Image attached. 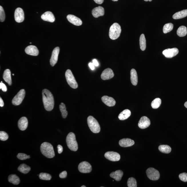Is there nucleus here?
<instances>
[{
	"label": "nucleus",
	"instance_id": "nucleus-1",
	"mask_svg": "<svg viewBox=\"0 0 187 187\" xmlns=\"http://www.w3.org/2000/svg\"><path fill=\"white\" fill-rule=\"evenodd\" d=\"M42 94L43 102L45 109L47 111H51L53 109L55 103L53 95L47 89L43 90Z\"/></svg>",
	"mask_w": 187,
	"mask_h": 187
},
{
	"label": "nucleus",
	"instance_id": "nucleus-2",
	"mask_svg": "<svg viewBox=\"0 0 187 187\" xmlns=\"http://www.w3.org/2000/svg\"><path fill=\"white\" fill-rule=\"evenodd\" d=\"M42 154L49 158H53L55 156L53 147L49 143L45 142L41 144L40 147Z\"/></svg>",
	"mask_w": 187,
	"mask_h": 187
},
{
	"label": "nucleus",
	"instance_id": "nucleus-3",
	"mask_svg": "<svg viewBox=\"0 0 187 187\" xmlns=\"http://www.w3.org/2000/svg\"><path fill=\"white\" fill-rule=\"evenodd\" d=\"M66 142L68 148L74 152L77 150L78 145L74 134L70 132L66 138Z\"/></svg>",
	"mask_w": 187,
	"mask_h": 187
},
{
	"label": "nucleus",
	"instance_id": "nucleus-4",
	"mask_svg": "<svg viewBox=\"0 0 187 187\" xmlns=\"http://www.w3.org/2000/svg\"><path fill=\"white\" fill-rule=\"evenodd\" d=\"M121 29L120 25L117 23H114L110 29L109 35L110 38L114 40L120 36Z\"/></svg>",
	"mask_w": 187,
	"mask_h": 187
},
{
	"label": "nucleus",
	"instance_id": "nucleus-5",
	"mask_svg": "<svg viewBox=\"0 0 187 187\" xmlns=\"http://www.w3.org/2000/svg\"><path fill=\"white\" fill-rule=\"evenodd\" d=\"M87 121L88 127L94 133H98L100 132V126L98 124V121L93 116H88Z\"/></svg>",
	"mask_w": 187,
	"mask_h": 187
},
{
	"label": "nucleus",
	"instance_id": "nucleus-6",
	"mask_svg": "<svg viewBox=\"0 0 187 187\" xmlns=\"http://www.w3.org/2000/svg\"><path fill=\"white\" fill-rule=\"evenodd\" d=\"M65 76L67 82L70 87L73 89L78 88L77 83L71 70L69 69L67 70L65 73Z\"/></svg>",
	"mask_w": 187,
	"mask_h": 187
},
{
	"label": "nucleus",
	"instance_id": "nucleus-7",
	"mask_svg": "<svg viewBox=\"0 0 187 187\" xmlns=\"http://www.w3.org/2000/svg\"><path fill=\"white\" fill-rule=\"evenodd\" d=\"M25 91L24 89L20 90L14 97L12 101V103L14 106H19L22 102L25 96Z\"/></svg>",
	"mask_w": 187,
	"mask_h": 187
},
{
	"label": "nucleus",
	"instance_id": "nucleus-8",
	"mask_svg": "<svg viewBox=\"0 0 187 187\" xmlns=\"http://www.w3.org/2000/svg\"><path fill=\"white\" fill-rule=\"evenodd\" d=\"M147 176L152 180H158L160 178V174L158 170L153 168H149L147 170Z\"/></svg>",
	"mask_w": 187,
	"mask_h": 187
},
{
	"label": "nucleus",
	"instance_id": "nucleus-9",
	"mask_svg": "<svg viewBox=\"0 0 187 187\" xmlns=\"http://www.w3.org/2000/svg\"><path fill=\"white\" fill-rule=\"evenodd\" d=\"M78 168L79 171L83 173H89L92 170L91 165L87 162H83L80 163Z\"/></svg>",
	"mask_w": 187,
	"mask_h": 187
},
{
	"label": "nucleus",
	"instance_id": "nucleus-10",
	"mask_svg": "<svg viewBox=\"0 0 187 187\" xmlns=\"http://www.w3.org/2000/svg\"><path fill=\"white\" fill-rule=\"evenodd\" d=\"M105 157L108 160L113 162L118 161L120 159V156L119 154L114 152H106Z\"/></svg>",
	"mask_w": 187,
	"mask_h": 187
},
{
	"label": "nucleus",
	"instance_id": "nucleus-11",
	"mask_svg": "<svg viewBox=\"0 0 187 187\" xmlns=\"http://www.w3.org/2000/svg\"><path fill=\"white\" fill-rule=\"evenodd\" d=\"M178 52L179 50L178 48H169L164 50L163 54L166 58H171L178 55Z\"/></svg>",
	"mask_w": 187,
	"mask_h": 187
},
{
	"label": "nucleus",
	"instance_id": "nucleus-12",
	"mask_svg": "<svg viewBox=\"0 0 187 187\" xmlns=\"http://www.w3.org/2000/svg\"><path fill=\"white\" fill-rule=\"evenodd\" d=\"M15 19L17 23H21L23 22L24 19V11L21 8L16 9L14 14Z\"/></svg>",
	"mask_w": 187,
	"mask_h": 187
},
{
	"label": "nucleus",
	"instance_id": "nucleus-13",
	"mask_svg": "<svg viewBox=\"0 0 187 187\" xmlns=\"http://www.w3.org/2000/svg\"><path fill=\"white\" fill-rule=\"evenodd\" d=\"M60 51V48L59 47H55L52 52L51 58L50 60V65L54 66L57 63L58 60V57Z\"/></svg>",
	"mask_w": 187,
	"mask_h": 187
},
{
	"label": "nucleus",
	"instance_id": "nucleus-14",
	"mask_svg": "<svg viewBox=\"0 0 187 187\" xmlns=\"http://www.w3.org/2000/svg\"><path fill=\"white\" fill-rule=\"evenodd\" d=\"M150 120L146 116H142L139 120L138 125L141 129L147 128L150 126Z\"/></svg>",
	"mask_w": 187,
	"mask_h": 187
},
{
	"label": "nucleus",
	"instance_id": "nucleus-15",
	"mask_svg": "<svg viewBox=\"0 0 187 187\" xmlns=\"http://www.w3.org/2000/svg\"><path fill=\"white\" fill-rule=\"evenodd\" d=\"M114 73L110 68H108L105 69L101 74V78L103 80L111 79L114 77Z\"/></svg>",
	"mask_w": 187,
	"mask_h": 187
},
{
	"label": "nucleus",
	"instance_id": "nucleus-16",
	"mask_svg": "<svg viewBox=\"0 0 187 187\" xmlns=\"http://www.w3.org/2000/svg\"><path fill=\"white\" fill-rule=\"evenodd\" d=\"M67 18L70 23L75 25L80 26L82 24V21L81 19L75 15H67Z\"/></svg>",
	"mask_w": 187,
	"mask_h": 187
},
{
	"label": "nucleus",
	"instance_id": "nucleus-17",
	"mask_svg": "<svg viewBox=\"0 0 187 187\" xmlns=\"http://www.w3.org/2000/svg\"><path fill=\"white\" fill-rule=\"evenodd\" d=\"M26 53L27 55L32 56L38 55L39 53L38 49L34 45H29L25 49Z\"/></svg>",
	"mask_w": 187,
	"mask_h": 187
},
{
	"label": "nucleus",
	"instance_id": "nucleus-18",
	"mask_svg": "<svg viewBox=\"0 0 187 187\" xmlns=\"http://www.w3.org/2000/svg\"><path fill=\"white\" fill-rule=\"evenodd\" d=\"M41 18L43 20L50 22H53L55 20L54 15L50 11L44 13L41 16Z\"/></svg>",
	"mask_w": 187,
	"mask_h": 187
},
{
	"label": "nucleus",
	"instance_id": "nucleus-19",
	"mask_svg": "<svg viewBox=\"0 0 187 187\" xmlns=\"http://www.w3.org/2000/svg\"><path fill=\"white\" fill-rule=\"evenodd\" d=\"M102 100L104 104L110 107L114 106L116 105V101L114 98L107 96H103Z\"/></svg>",
	"mask_w": 187,
	"mask_h": 187
},
{
	"label": "nucleus",
	"instance_id": "nucleus-20",
	"mask_svg": "<svg viewBox=\"0 0 187 187\" xmlns=\"http://www.w3.org/2000/svg\"><path fill=\"white\" fill-rule=\"evenodd\" d=\"M105 13L104 9L103 7L100 6L95 8L92 11V14L94 17L98 18L100 16H103Z\"/></svg>",
	"mask_w": 187,
	"mask_h": 187
},
{
	"label": "nucleus",
	"instance_id": "nucleus-21",
	"mask_svg": "<svg viewBox=\"0 0 187 187\" xmlns=\"http://www.w3.org/2000/svg\"><path fill=\"white\" fill-rule=\"evenodd\" d=\"M28 124L27 119L25 117L21 118L18 123V126L20 130L24 131L27 129Z\"/></svg>",
	"mask_w": 187,
	"mask_h": 187
},
{
	"label": "nucleus",
	"instance_id": "nucleus-22",
	"mask_svg": "<svg viewBox=\"0 0 187 187\" xmlns=\"http://www.w3.org/2000/svg\"><path fill=\"white\" fill-rule=\"evenodd\" d=\"M119 144V145L122 147H129L134 145V142L133 140L130 139L124 138L120 140Z\"/></svg>",
	"mask_w": 187,
	"mask_h": 187
},
{
	"label": "nucleus",
	"instance_id": "nucleus-23",
	"mask_svg": "<svg viewBox=\"0 0 187 187\" xmlns=\"http://www.w3.org/2000/svg\"><path fill=\"white\" fill-rule=\"evenodd\" d=\"M124 173L121 170H117L116 172H113L110 174L111 178H114L116 181H120L122 179Z\"/></svg>",
	"mask_w": 187,
	"mask_h": 187
},
{
	"label": "nucleus",
	"instance_id": "nucleus-24",
	"mask_svg": "<svg viewBox=\"0 0 187 187\" xmlns=\"http://www.w3.org/2000/svg\"><path fill=\"white\" fill-rule=\"evenodd\" d=\"M3 78L5 81L7 83L9 86L11 85L12 81H11V72L9 69H7L5 70L3 74Z\"/></svg>",
	"mask_w": 187,
	"mask_h": 187
},
{
	"label": "nucleus",
	"instance_id": "nucleus-25",
	"mask_svg": "<svg viewBox=\"0 0 187 187\" xmlns=\"http://www.w3.org/2000/svg\"><path fill=\"white\" fill-rule=\"evenodd\" d=\"M131 80L133 85L136 86L138 82L137 73L135 69H132L131 70Z\"/></svg>",
	"mask_w": 187,
	"mask_h": 187
},
{
	"label": "nucleus",
	"instance_id": "nucleus-26",
	"mask_svg": "<svg viewBox=\"0 0 187 187\" xmlns=\"http://www.w3.org/2000/svg\"><path fill=\"white\" fill-rule=\"evenodd\" d=\"M131 112L129 110H124L119 114L118 118L121 120H124L128 118L131 116Z\"/></svg>",
	"mask_w": 187,
	"mask_h": 187
},
{
	"label": "nucleus",
	"instance_id": "nucleus-27",
	"mask_svg": "<svg viewBox=\"0 0 187 187\" xmlns=\"http://www.w3.org/2000/svg\"><path fill=\"white\" fill-rule=\"evenodd\" d=\"M187 16V9L183 10L175 13L173 16V19H182Z\"/></svg>",
	"mask_w": 187,
	"mask_h": 187
},
{
	"label": "nucleus",
	"instance_id": "nucleus-28",
	"mask_svg": "<svg viewBox=\"0 0 187 187\" xmlns=\"http://www.w3.org/2000/svg\"><path fill=\"white\" fill-rule=\"evenodd\" d=\"M8 180L10 183H12L14 185L19 184L20 182V179L19 177L14 174L10 175Z\"/></svg>",
	"mask_w": 187,
	"mask_h": 187
},
{
	"label": "nucleus",
	"instance_id": "nucleus-29",
	"mask_svg": "<svg viewBox=\"0 0 187 187\" xmlns=\"http://www.w3.org/2000/svg\"><path fill=\"white\" fill-rule=\"evenodd\" d=\"M187 33V29L184 26H180L177 31V34L180 37H184L186 36Z\"/></svg>",
	"mask_w": 187,
	"mask_h": 187
},
{
	"label": "nucleus",
	"instance_id": "nucleus-30",
	"mask_svg": "<svg viewBox=\"0 0 187 187\" xmlns=\"http://www.w3.org/2000/svg\"><path fill=\"white\" fill-rule=\"evenodd\" d=\"M18 170L21 173L26 174L29 173L31 170V168L25 164H21L18 168Z\"/></svg>",
	"mask_w": 187,
	"mask_h": 187
},
{
	"label": "nucleus",
	"instance_id": "nucleus-31",
	"mask_svg": "<svg viewBox=\"0 0 187 187\" xmlns=\"http://www.w3.org/2000/svg\"><path fill=\"white\" fill-rule=\"evenodd\" d=\"M139 41H140V49L142 51L145 50L146 47V42L144 34H142L140 35Z\"/></svg>",
	"mask_w": 187,
	"mask_h": 187
},
{
	"label": "nucleus",
	"instance_id": "nucleus-32",
	"mask_svg": "<svg viewBox=\"0 0 187 187\" xmlns=\"http://www.w3.org/2000/svg\"><path fill=\"white\" fill-rule=\"evenodd\" d=\"M159 150L164 153L169 154L171 151L172 149L170 146L167 145H162L159 146Z\"/></svg>",
	"mask_w": 187,
	"mask_h": 187
},
{
	"label": "nucleus",
	"instance_id": "nucleus-33",
	"mask_svg": "<svg viewBox=\"0 0 187 187\" xmlns=\"http://www.w3.org/2000/svg\"><path fill=\"white\" fill-rule=\"evenodd\" d=\"M59 109L61 112V113L62 118L65 119L67 117V115H68V112L66 110L65 105L63 103H61L59 106Z\"/></svg>",
	"mask_w": 187,
	"mask_h": 187
},
{
	"label": "nucleus",
	"instance_id": "nucleus-34",
	"mask_svg": "<svg viewBox=\"0 0 187 187\" xmlns=\"http://www.w3.org/2000/svg\"><path fill=\"white\" fill-rule=\"evenodd\" d=\"M162 101L160 98H157L154 99L151 103V106L153 109H157L160 107Z\"/></svg>",
	"mask_w": 187,
	"mask_h": 187
},
{
	"label": "nucleus",
	"instance_id": "nucleus-35",
	"mask_svg": "<svg viewBox=\"0 0 187 187\" xmlns=\"http://www.w3.org/2000/svg\"><path fill=\"white\" fill-rule=\"evenodd\" d=\"M173 24L172 23H169L165 24L164 25L163 28L164 33L166 34L170 32L173 30Z\"/></svg>",
	"mask_w": 187,
	"mask_h": 187
},
{
	"label": "nucleus",
	"instance_id": "nucleus-36",
	"mask_svg": "<svg viewBox=\"0 0 187 187\" xmlns=\"http://www.w3.org/2000/svg\"><path fill=\"white\" fill-rule=\"evenodd\" d=\"M128 187H137V181L135 178H130L128 179L127 182Z\"/></svg>",
	"mask_w": 187,
	"mask_h": 187
},
{
	"label": "nucleus",
	"instance_id": "nucleus-37",
	"mask_svg": "<svg viewBox=\"0 0 187 187\" xmlns=\"http://www.w3.org/2000/svg\"><path fill=\"white\" fill-rule=\"evenodd\" d=\"M39 178L41 180H49L51 179L52 177L49 174L46 173H41L39 175Z\"/></svg>",
	"mask_w": 187,
	"mask_h": 187
},
{
	"label": "nucleus",
	"instance_id": "nucleus-38",
	"mask_svg": "<svg viewBox=\"0 0 187 187\" xmlns=\"http://www.w3.org/2000/svg\"><path fill=\"white\" fill-rule=\"evenodd\" d=\"M5 19V14L4 9L1 6H0V21L1 22L4 21Z\"/></svg>",
	"mask_w": 187,
	"mask_h": 187
},
{
	"label": "nucleus",
	"instance_id": "nucleus-39",
	"mask_svg": "<svg viewBox=\"0 0 187 187\" xmlns=\"http://www.w3.org/2000/svg\"><path fill=\"white\" fill-rule=\"evenodd\" d=\"M9 138V136L6 132L3 131L0 132V139L1 141H5Z\"/></svg>",
	"mask_w": 187,
	"mask_h": 187
},
{
	"label": "nucleus",
	"instance_id": "nucleus-40",
	"mask_svg": "<svg viewBox=\"0 0 187 187\" xmlns=\"http://www.w3.org/2000/svg\"><path fill=\"white\" fill-rule=\"evenodd\" d=\"M17 158L21 160H27L30 158V156H28L25 154L19 153L17 155Z\"/></svg>",
	"mask_w": 187,
	"mask_h": 187
},
{
	"label": "nucleus",
	"instance_id": "nucleus-41",
	"mask_svg": "<svg viewBox=\"0 0 187 187\" xmlns=\"http://www.w3.org/2000/svg\"><path fill=\"white\" fill-rule=\"evenodd\" d=\"M179 178L180 180L184 182H187V173H182L180 174L179 175Z\"/></svg>",
	"mask_w": 187,
	"mask_h": 187
},
{
	"label": "nucleus",
	"instance_id": "nucleus-42",
	"mask_svg": "<svg viewBox=\"0 0 187 187\" xmlns=\"http://www.w3.org/2000/svg\"><path fill=\"white\" fill-rule=\"evenodd\" d=\"M0 88L2 89V91L4 92H6L7 91V87L4 83L3 82L0 83Z\"/></svg>",
	"mask_w": 187,
	"mask_h": 187
},
{
	"label": "nucleus",
	"instance_id": "nucleus-43",
	"mask_svg": "<svg viewBox=\"0 0 187 187\" xmlns=\"http://www.w3.org/2000/svg\"><path fill=\"white\" fill-rule=\"evenodd\" d=\"M67 176V172L65 171L62 172L59 174L60 178H66Z\"/></svg>",
	"mask_w": 187,
	"mask_h": 187
},
{
	"label": "nucleus",
	"instance_id": "nucleus-44",
	"mask_svg": "<svg viewBox=\"0 0 187 187\" xmlns=\"http://www.w3.org/2000/svg\"><path fill=\"white\" fill-rule=\"evenodd\" d=\"M57 148H58V153L59 154H61L62 152H63V147H62L61 145H58V146H57Z\"/></svg>",
	"mask_w": 187,
	"mask_h": 187
},
{
	"label": "nucleus",
	"instance_id": "nucleus-45",
	"mask_svg": "<svg viewBox=\"0 0 187 187\" xmlns=\"http://www.w3.org/2000/svg\"><path fill=\"white\" fill-rule=\"evenodd\" d=\"M93 62V64L94 65V66H98L99 65V63H98V61L96 59H94Z\"/></svg>",
	"mask_w": 187,
	"mask_h": 187
},
{
	"label": "nucleus",
	"instance_id": "nucleus-46",
	"mask_svg": "<svg viewBox=\"0 0 187 187\" xmlns=\"http://www.w3.org/2000/svg\"><path fill=\"white\" fill-rule=\"evenodd\" d=\"M94 1L95 2H96L97 4H102L104 1V0H94Z\"/></svg>",
	"mask_w": 187,
	"mask_h": 187
},
{
	"label": "nucleus",
	"instance_id": "nucleus-47",
	"mask_svg": "<svg viewBox=\"0 0 187 187\" xmlns=\"http://www.w3.org/2000/svg\"><path fill=\"white\" fill-rule=\"evenodd\" d=\"M88 65H89L90 68L91 69V70H94V65L93 63H91V62H90Z\"/></svg>",
	"mask_w": 187,
	"mask_h": 187
},
{
	"label": "nucleus",
	"instance_id": "nucleus-48",
	"mask_svg": "<svg viewBox=\"0 0 187 187\" xmlns=\"http://www.w3.org/2000/svg\"><path fill=\"white\" fill-rule=\"evenodd\" d=\"M4 106V103L3 102L2 98H0V106L2 107Z\"/></svg>",
	"mask_w": 187,
	"mask_h": 187
},
{
	"label": "nucleus",
	"instance_id": "nucleus-49",
	"mask_svg": "<svg viewBox=\"0 0 187 187\" xmlns=\"http://www.w3.org/2000/svg\"><path fill=\"white\" fill-rule=\"evenodd\" d=\"M184 106L185 108H187V101L185 103Z\"/></svg>",
	"mask_w": 187,
	"mask_h": 187
},
{
	"label": "nucleus",
	"instance_id": "nucleus-50",
	"mask_svg": "<svg viewBox=\"0 0 187 187\" xmlns=\"http://www.w3.org/2000/svg\"><path fill=\"white\" fill-rule=\"evenodd\" d=\"M144 1H151L152 0H144Z\"/></svg>",
	"mask_w": 187,
	"mask_h": 187
},
{
	"label": "nucleus",
	"instance_id": "nucleus-51",
	"mask_svg": "<svg viewBox=\"0 0 187 187\" xmlns=\"http://www.w3.org/2000/svg\"><path fill=\"white\" fill-rule=\"evenodd\" d=\"M113 1H118V0H112Z\"/></svg>",
	"mask_w": 187,
	"mask_h": 187
},
{
	"label": "nucleus",
	"instance_id": "nucleus-52",
	"mask_svg": "<svg viewBox=\"0 0 187 187\" xmlns=\"http://www.w3.org/2000/svg\"><path fill=\"white\" fill-rule=\"evenodd\" d=\"M86 186H85V185H83V186H82L81 187H86Z\"/></svg>",
	"mask_w": 187,
	"mask_h": 187
},
{
	"label": "nucleus",
	"instance_id": "nucleus-53",
	"mask_svg": "<svg viewBox=\"0 0 187 187\" xmlns=\"http://www.w3.org/2000/svg\"><path fill=\"white\" fill-rule=\"evenodd\" d=\"M13 76H14V74H13Z\"/></svg>",
	"mask_w": 187,
	"mask_h": 187
},
{
	"label": "nucleus",
	"instance_id": "nucleus-54",
	"mask_svg": "<svg viewBox=\"0 0 187 187\" xmlns=\"http://www.w3.org/2000/svg\"><path fill=\"white\" fill-rule=\"evenodd\" d=\"M30 44H31V42H30Z\"/></svg>",
	"mask_w": 187,
	"mask_h": 187
},
{
	"label": "nucleus",
	"instance_id": "nucleus-55",
	"mask_svg": "<svg viewBox=\"0 0 187 187\" xmlns=\"http://www.w3.org/2000/svg\"></svg>",
	"mask_w": 187,
	"mask_h": 187
}]
</instances>
